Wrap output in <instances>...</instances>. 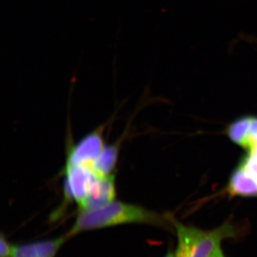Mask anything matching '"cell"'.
Returning a JSON list of instances; mask_svg holds the SVG:
<instances>
[{"label": "cell", "mask_w": 257, "mask_h": 257, "mask_svg": "<svg viewBox=\"0 0 257 257\" xmlns=\"http://www.w3.org/2000/svg\"><path fill=\"white\" fill-rule=\"evenodd\" d=\"M128 224L152 225L174 231L169 214H159L136 204L113 202L92 211H80L70 230L69 238L84 231Z\"/></svg>", "instance_id": "1"}, {"label": "cell", "mask_w": 257, "mask_h": 257, "mask_svg": "<svg viewBox=\"0 0 257 257\" xmlns=\"http://www.w3.org/2000/svg\"><path fill=\"white\" fill-rule=\"evenodd\" d=\"M177 237L175 257H210L226 239H237L239 228L226 221L215 229L205 230L182 224L169 214Z\"/></svg>", "instance_id": "2"}, {"label": "cell", "mask_w": 257, "mask_h": 257, "mask_svg": "<svg viewBox=\"0 0 257 257\" xmlns=\"http://www.w3.org/2000/svg\"><path fill=\"white\" fill-rule=\"evenodd\" d=\"M244 155L230 176L226 191L231 197H257V135L243 149Z\"/></svg>", "instance_id": "3"}, {"label": "cell", "mask_w": 257, "mask_h": 257, "mask_svg": "<svg viewBox=\"0 0 257 257\" xmlns=\"http://www.w3.org/2000/svg\"><path fill=\"white\" fill-rule=\"evenodd\" d=\"M64 173V197L79 205L87 197L97 176L91 169L69 164L66 165Z\"/></svg>", "instance_id": "4"}, {"label": "cell", "mask_w": 257, "mask_h": 257, "mask_svg": "<svg viewBox=\"0 0 257 257\" xmlns=\"http://www.w3.org/2000/svg\"><path fill=\"white\" fill-rule=\"evenodd\" d=\"M102 128H96L69 150L67 164L93 170L96 160L104 149Z\"/></svg>", "instance_id": "5"}, {"label": "cell", "mask_w": 257, "mask_h": 257, "mask_svg": "<svg viewBox=\"0 0 257 257\" xmlns=\"http://www.w3.org/2000/svg\"><path fill=\"white\" fill-rule=\"evenodd\" d=\"M116 187L114 175L96 177L90 190L79 205L80 211H92L114 202Z\"/></svg>", "instance_id": "6"}, {"label": "cell", "mask_w": 257, "mask_h": 257, "mask_svg": "<svg viewBox=\"0 0 257 257\" xmlns=\"http://www.w3.org/2000/svg\"><path fill=\"white\" fill-rule=\"evenodd\" d=\"M69 239L70 238L66 234L53 239L14 245L12 257H55Z\"/></svg>", "instance_id": "7"}, {"label": "cell", "mask_w": 257, "mask_h": 257, "mask_svg": "<svg viewBox=\"0 0 257 257\" xmlns=\"http://www.w3.org/2000/svg\"><path fill=\"white\" fill-rule=\"evenodd\" d=\"M119 152V143L104 147L93 168L94 174L98 177L110 175L117 162Z\"/></svg>", "instance_id": "8"}, {"label": "cell", "mask_w": 257, "mask_h": 257, "mask_svg": "<svg viewBox=\"0 0 257 257\" xmlns=\"http://www.w3.org/2000/svg\"><path fill=\"white\" fill-rule=\"evenodd\" d=\"M13 248H14V245L12 244L7 239L4 234H2L0 237V257L13 256Z\"/></svg>", "instance_id": "9"}, {"label": "cell", "mask_w": 257, "mask_h": 257, "mask_svg": "<svg viewBox=\"0 0 257 257\" xmlns=\"http://www.w3.org/2000/svg\"><path fill=\"white\" fill-rule=\"evenodd\" d=\"M210 257H227L225 254L224 251H223L222 248H221V246H219L215 251L213 252L212 254Z\"/></svg>", "instance_id": "10"}, {"label": "cell", "mask_w": 257, "mask_h": 257, "mask_svg": "<svg viewBox=\"0 0 257 257\" xmlns=\"http://www.w3.org/2000/svg\"><path fill=\"white\" fill-rule=\"evenodd\" d=\"M162 257H175V252L172 250H169L167 253Z\"/></svg>", "instance_id": "11"}]
</instances>
